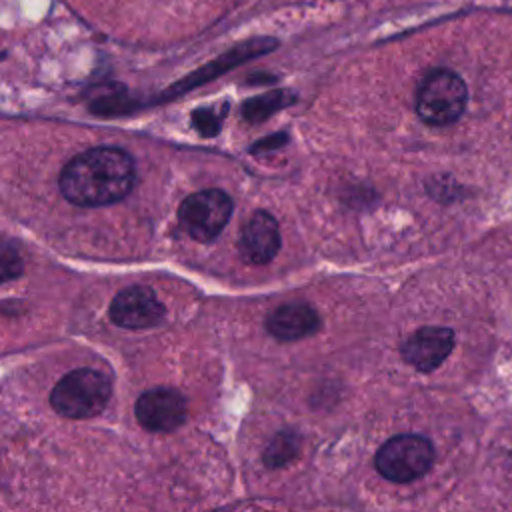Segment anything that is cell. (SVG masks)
Instances as JSON below:
<instances>
[{"label":"cell","mask_w":512,"mask_h":512,"mask_svg":"<svg viewBox=\"0 0 512 512\" xmlns=\"http://www.w3.org/2000/svg\"><path fill=\"white\" fill-rule=\"evenodd\" d=\"M134 160L120 148L98 146L76 154L60 174V192L76 206H106L134 186Z\"/></svg>","instance_id":"obj_1"},{"label":"cell","mask_w":512,"mask_h":512,"mask_svg":"<svg viewBox=\"0 0 512 512\" xmlns=\"http://www.w3.org/2000/svg\"><path fill=\"white\" fill-rule=\"evenodd\" d=\"M110 380L92 368L68 372L50 392L52 408L66 418H92L100 414L110 400Z\"/></svg>","instance_id":"obj_2"},{"label":"cell","mask_w":512,"mask_h":512,"mask_svg":"<svg viewBox=\"0 0 512 512\" xmlns=\"http://www.w3.org/2000/svg\"><path fill=\"white\" fill-rule=\"evenodd\" d=\"M468 102L464 80L452 70H432L424 76L416 92V114L430 126L456 122Z\"/></svg>","instance_id":"obj_3"},{"label":"cell","mask_w":512,"mask_h":512,"mask_svg":"<svg viewBox=\"0 0 512 512\" xmlns=\"http://www.w3.org/2000/svg\"><path fill=\"white\" fill-rule=\"evenodd\" d=\"M434 462L432 442L418 434L390 438L376 454V470L392 482H410L424 476Z\"/></svg>","instance_id":"obj_4"},{"label":"cell","mask_w":512,"mask_h":512,"mask_svg":"<svg viewBox=\"0 0 512 512\" xmlns=\"http://www.w3.org/2000/svg\"><path fill=\"white\" fill-rule=\"evenodd\" d=\"M232 198L218 188H208L190 194L178 208V220L184 232L198 240H214L232 216Z\"/></svg>","instance_id":"obj_5"},{"label":"cell","mask_w":512,"mask_h":512,"mask_svg":"<svg viewBox=\"0 0 512 512\" xmlns=\"http://www.w3.org/2000/svg\"><path fill=\"white\" fill-rule=\"evenodd\" d=\"M164 306L146 286L120 290L110 304V318L116 326L128 330L152 328L164 318Z\"/></svg>","instance_id":"obj_6"},{"label":"cell","mask_w":512,"mask_h":512,"mask_svg":"<svg viewBox=\"0 0 512 512\" xmlns=\"http://www.w3.org/2000/svg\"><path fill=\"white\" fill-rule=\"evenodd\" d=\"M454 348V332L444 326H424L412 332L402 344L400 354L404 362L420 372L438 368Z\"/></svg>","instance_id":"obj_7"},{"label":"cell","mask_w":512,"mask_h":512,"mask_svg":"<svg viewBox=\"0 0 512 512\" xmlns=\"http://www.w3.org/2000/svg\"><path fill=\"white\" fill-rule=\"evenodd\" d=\"M138 422L152 432H172L186 420V402L176 390L154 388L136 402Z\"/></svg>","instance_id":"obj_8"},{"label":"cell","mask_w":512,"mask_h":512,"mask_svg":"<svg viewBox=\"0 0 512 512\" xmlns=\"http://www.w3.org/2000/svg\"><path fill=\"white\" fill-rule=\"evenodd\" d=\"M238 248L248 264H268L280 250V230L272 214L258 210L242 226Z\"/></svg>","instance_id":"obj_9"},{"label":"cell","mask_w":512,"mask_h":512,"mask_svg":"<svg viewBox=\"0 0 512 512\" xmlns=\"http://www.w3.org/2000/svg\"><path fill=\"white\" fill-rule=\"evenodd\" d=\"M266 328L274 338L290 342L314 334L320 328V316L306 302H290L268 314Z\"/></svg>","instance_id":"obj_10"},{"label":"cell","mask_w":512,"mask_h":512,"mask_svg":"<svg viewBox=\"0 0 512 512\" xmlns=\"http://www.w3.org/2000/svg\"><path fill=\"white\" fill-rule=\"evenodd\" d=\"M298 446H300V438L290 432V430H282L278 432L268 448L264 450V462L268 468H278V466H284L286 462H290L296 452H298Z\"/></svg>","instance_id":"obj_11"},{"label":"cell","mask_w":512,"mask_h":512,"mask_svg":"<svg viewBox=\"0 0 512 512\" xmlns=\"http://www.w3.org/2000/svg\"><path fill=\"white\" fill-rule=\"evenodd\" d=\"M290 102L288 94L286 92H268L264 96H258V98H252L244 104V116L250 120V122H258V120H264L268 114H272L274 110L286 106Z\"/></svg>","instance_id":"obj_12"},{"label":"cell","mask_w":512,"mask_h":512,"mask_svg":"<svg viewBox=\"0 0 512 512\" xmlns=\"http://www.w3.org/2000/svg\"><path fill=\"white\" fill-rule=\"evenodd\" d=\"M194 126L200 130L204 136H214L220 128V116H216L212 110H196L192 116Z\"/></svg>","instance_id":"obj_13"},{"label":"cell","mask_w":512,"mask_h":512,"mask_svg":"<svg viewBox=\"0 0 512 512\" xmlns=\"http://www.w3.org/2000/svg\"><path fill=\"white\" fill-rule=\"evenodd\" d=\"M2 270H4V280H8V278L20 274V260H18V254H16V252H10L8 246H4V252H2Z\"/></svg>","instance_id":"obj_14"}]
</instances>
